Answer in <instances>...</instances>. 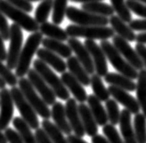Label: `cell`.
Masks as SVG:
<instances>
[{"label":"cell","mask_w":146,"mask_h":143,"mask_svg":"<svg viewBox=\"0 0 146 143\" xmlns=\"http://www.w3.org/2000/svg\"><path fill=\"white\" fill-rule=\"evenodd\" d=\"M0 11L26 31L34 33L39 30V24L36 19L30 17L27 12L14 7L7 0H0Z\"/></svg>","instance_id":"5"},{"label":"cell","mask_w":146,"mask_h":143,"mask_svg":"<svg viewBox=\"0 0 146 143\" xmlns=\"http://www.w3.org/2000/svg\"><path fill=\"white\" fill-rule=\"evenodd\" d=\"M27 79L31 82L33 87L37 92L42 97L44 102L52 106L54 105L56 100V96H55L53 89L50 88L49 85L44 80V79L40 76L35 68H30L27 72Z\"/></svg>","instance_id":"10"},{"label":"cell","mask_w":146,"mask_h":143,"mask_svg":"<svg viewBox=\"0 0 146 143\" xmlns=\"http://www.w3.org/2000/svg\"><path fill=\"white\" fill-rule=\"evenodd\" d=\"M0 35L2 36L5 41H8L10 38V28L7 17L0 11Z\"/></svg>","instance_id":"41"},{"label":"cell","mask_w":146,"mask_h":143,"mask_svg":"<svg viewBox=\"0 0 146 143\" xmlns=\"http://www.w3.org/2000/svg\"><path fill=\"white\" fill-rule=\"evenodd\" d=\"M0 77L6 81V83L8 86H17L18 80H17V77L16 74H14L11 69H10L7 66L3 64V61L0 60Z\"/></svg>","instance_id":"39"},{"label":"cell","mask_w":146,"mask_h":143,"mask_svg":"<svg viewBox=\"0 0 146 143\" xmlns=\"http://www.w3.org/2000/svg\"><path fill=\"white\" fill-rule=\"evenodd\" d=\"M67 44L69 47L72 48L74 53L76 56L78 60L81 62V64L84 66L85 70L87 71L89 75L94 74V64L93 58L90 55L88 49L85 48L84 44H82L80 40H78L76 38H70L67 39Z\"/></svg>","instance_id":"14"},{"label":"cell","mask_w":146,"mask_h":143,"mask_svg":"<svg viewBox=\"0 0 146 143\" xmlns=\"http://www.w3.org/2000/svg\"><path fill=\"white\" fill-rule=\"evenodd\" d=\"M72 2H79V3H89L94 1H103V0H71Z\"/></svg>","instance_id":"52"},{"label":"cell","mask_w":146,"mask_h":143,"mask_svg":"<svg viewBox=\"0 0 146 143\" xmlns=\"http://www.w3.org/2000/svg\"><path fill=\"white\" fill-rule=\"evenodd\" d=\"M104 80L109 85L118 87L120 89L130 91V92H133L136 89V83H134L133 79L120 73H107L104 76Z\"/></svg>","instance_id":"24"},{"label":"cell","mask_w":146,"mask_h":143,"mask_svg":"<svg viewBox=\"0 0 146 143\" xmlns=\"http://www.w3.org/2000/svg\"><path fill=\"white\" fill-rule=\"evenodd\" d=\"M10 92H11L15 105H16L22 116V119L27 122L31 129H38L40 122L37 118V113L27 101L26 97L22 93L21 89L17 88V87L14 86L10 89Z\"/></svg>","instance_id":"7"},{"label":"cell","mask_w":146,"mask_h":143,"mask_svg":"<svg viewBox=\"0 0 146 143\" xmlns=\"http://www.w3.org/2000/svg\"><path fill=\"white\" fill-rule=\"evenodd\" d=\"M53 4L54 0H44L42 3L39 4L35 13V19L38 24L46 22L49 14L53 9Z\"/></svg>","instance_id":"35"},{"label":"cell","mask_w":146,"mask_h":143,"mask_svg":"<svg viewBox=\"0 0 146 143\" xmlns=\"http://www.w3.org/2000/svg\"><path fill=\"white\" fill-rule=\"evenodd\" d=\"M113 45L117 48L120 54L122 55L134 68H136L137 70H141L143 68L144 66H143L142 59L140 58L136 50L131 47V45L128 43L127 40H125L124 38H123L122 37H120L118 35L113 36Z\"/></svg>","instance_id":"11"},{"label":"cell","mask_w":146,"mask_h":143,"mask_svg":"<svg viewBox=\"0 0 146 143\" xmlns=\"http://www.w3.org/2000/svg\"><path fill=\"white\" fill-rule=\"evenodd\" d=\"M30 2H37V1H41V0H29Z\"/></svg>","instance_id":"54"},{"label":"cell","mask_w":146,"mask_h":143,"mask_svg":"<svg viewBox=\"0 0 146 143\" xmlns=\"http://www.w3.org/2000/svg\"><path fill=\"white\" fill-rule=\"evenodd\" d=\"M108 90L110 92V95L117 102H119L120 104H122L132 114L135 115L140 112L141 107L139 105L138 100L133 98L132 95H130L126 90L113 85L109 86Z\"/></svg>","instance_id":"16"},{"label":"cell","mask_w":146,"mask_h":143,"mask_svg":"<svg viewBox=\"0 0 146 143\" xmlns=\"http://www.w3.org/2000/svg\"><path fill=\"white\" fill-rule=\"evenodd\" d=\"M133 130L137 143H146V117L143 113L135 114L133 119Z\"/></svg>","instance_id":"33"},{"label":"cell","mask_w":146,"mask_h":143,"mask_svg":"<svg viewBox=\"0 0 146 143\" xmlns=\"http://www.w3.org/2000/svg\"><path fill=\"white\" fill-rule=\"evenodd\" d=\"M5 40L3 39L2 36L0 35V60H7V51L6 49V47H5Z\"/></svg>","instance_id":"47"},{"label":"cell","mask_w":146,"mask_h":143,"mask_svg":"<svg viewBox=\"0 0 146 143\" xmlns=\"http://www.w3.org/2000/svg\"><path fill=\"white\" fill-rule=\"evenodd\" d=\"M67 140L69 143H87L85 140H84L81 137L76 136L75 134H69L67 135Z\"/></svg>","instance_id":"48"},{"label":"cell","mask_w":146,"mask_h":143,"mask_svg":"<svg viewBox=\"0 0 146 143\" xmlns=\"http://www.w3.org/2000/svg\"><path fill=\"white\" fill-rule=\"evenodd\" d=\"M82 9L85 11L91 12L95 15L104 17H111L114 13V10L112 6H109L106 3L101 1H94L89 3H84L82 5Z\"/></svg>","instance_id":"29"},{"label":"cell","mask_w":146,"mask_h":143,"mask_svg":"<svg viewBox=\"0 0 146 143\" xmlns=\"http://www.w3.org/2000/svg\"><path fill=\"white\" fill-rule=\"evenodd\" d=\"M129 27L136 31H146V18L131 20L129 22Z\"/></svg>","instance_id":"44"},{"label":"cell","mask_w":146,"mask_h":143,"mask_svg":"<svg viewBox=\"0 0 146 143\" xmlns=\"http://www.w3.org/2000/svg\"><path fill=\"white\" fill-rule=\"evenodd\" d=\"M17 85L30 105L36 110L37 115L42 117L44 120H49L51 117V110L48 108V105L42 99V97L37 94V91L35 89L29 79L26 78H20Z\"/></svg>","instance_id":"6"},{"label":"cell","mask_w":146,"mask_h":143,"mask_svg":"<svg viewBox=\"0 0 146 143\" xmlns=\"http://www.w3.org/2000/svg\"><path fill=\"white\" fill-rule=\"evenodd\" d=\"M39 30L43 35L46 36L47 38L60 40V41H66L68 39V35L65 30L59 28L57 25L52 24L49 22H44L40 24Z\"/></svg>","instance_id":"27"},{"label":"cell","mask_w":146,"mask_h":143,"mask_svg":"<svg viewBox=\"0 0 146 143\" xmlns=\"http://www.w3.org/2000/svg\"><path fill=\"white\" fill-rule=\"evenodd\" d=\"M14 100L10 90L3 89L0 91V130L8 128L14 114Z\"/></svg>","instance_id":"12"},{"label":"cell","mask_w":146,"mask_h":143,"mask_svg":"<svg viewBox=\"0 0 146 143\" xmlns=\"http://www.w3.org/2000/svg\"><path fill=\"white\" fill-rule=\"evenodd\" d=\"M35 135L36 137L38 143H54L43 128H38V129H36V132H35Z\"/></svg>","instance_id":"45"},{"label":"cell","mask_w":146,"mask_h":143,"mask_svg":"<svg viewBox=\"0 0 146 143\" xmlns=\"http://www.w3.org/2000/svg\"><path fill=\"white\" fill-rule=\"evenodd\" d=\"M34 68L36 72L42 77L44 80L49 85V87L53 89L56 98H59L62 100L66 101L70 98V92L68 89L64 86L61 78H58L54 71L50 68L49 66L44 63L41 59H36L33 63Z\"/></svg>","instance_id":"3"},{"label":"cell","mask_w":146,"mask_h":143,"mask_svg":"<svg viewBox=\"0 0 146 143\" xmlns=\"http://www.w3.org/2000/svg\"><path fill=\"white\" fill-rule=\"evenodd\" d=\"M66 33L71 38H85L86 39L106 40L114 36V30L106 26H81L69 25Z\"/></svg>","instance_id":"4"},{"label":"cell","mask_w":146,"mask_h":143,"mask_svg":"<svg viewBox=\"0 0 146 143\" xmlns=\"http://www.w3.org/2000/svg\"><path fill=\"white\" fill-rule=\"evenodd\" d=\"M86 101L88 102V107L98 126L103 127L107 124V122L109 121L107 112L104 107L102 105V101L96 98L95 95H89Z\"/></svg>","instance_id":"22"},{"label":"cell","mask_w":146,"mask_h":143,"mask_svg":"<svg viewBox=\"0 0 146 143\" xmlns=\"http://www.w3.org/2000/svg\"><path fill=\"white\" fill-rule=\"evenodd\" d=\"M92 143H110L107 139L105 137H104L103 135H99L96 134L92 137Z\"/></svg>","instance_id":"49"},{"label":"cell","mask_w":146,"mask_h":143,"mask_svg":"<svg viewBox=\"0 0 146 143\" xmlns=\"http://www.w3.org/2000/svg\"><path fill=\"white\" fill-rule=\"evenodd\" d=\"M67 68L69 72L74 75L83 86H89L91 83V78L89 77V74L85 70L84 66L78 60L76 57H69L66 60Z\"/></svg>","instance_id":"23"},{"label":"cell","mask_w":146,"mask_h":143,"mask_svg":"<svg viewBox=\"0 0 146 143\" xmlns=\"http://www.w3.org/2000/svg\"><path fill=\"white\" fill-rule=\"evenodd\" d=\"M61 79L68 90L74 95V98L76 101H79L80 103H84L87 100L88 96L86 91L84 89L82 83L74 75L70 72H64L62 73Z\"/></svg>","instance_id":"17"},{"label":"cell","mask_w":146,"mask_h":143,"mask_svg":"<svg viewBox=\"0 0 146 143\" xmlns=\"http://www.w3.org/2000/svg\"><path fill=\"white\" fill-rule=\"evenodd\" d=\"M36 55L39 59L43 60L44 63H46L49 67H52L57 72L64 73L66 70V63L59 57V55L55 54L53 51L46 48H38Z\"/></svg>","instance_id":"19"},{"label":"cell","mask_w":146,"mask_h":143,"mask_svg":"<svg viewBox=\"0 0 146 143\" xmlns=\"http://www.w3.org/2000/svg\"><path fill=\"white\" fill-rule=\"evenodd\" d=\"M135 40L141 44H146V32L145 33H141L136 36Z\"/></svg>","instance_id":"50"},{"label":"cell","mask_w":146,"mask_h":143,"mask_svg":"<svg viewBox=\"0 0 146 143\" xmlns=\"http://www.w3.org/2000/svg\"><path fill=\"white\" fill-rule=\"evenodd\" d=\"M125 3L133 13L146 18V5L142 4L138 0H126Z\"/></svg>","instance_id":"40"},{"label":"cell","mask_w":146,"mask_h":143,"mask_svg":"<svg viewBox=\"0 0 146 143\" xmlns=\"http://www.w3.org/2000/svg\"><path fill=\"white\" fill-rule=\"evenodd\" d=\"M105 109H106L108 120L110 121V123L114 126L117 125L120 120L121 112L116 100L114 99H109L108 100L105 101Z\"/></svg>","instance_id":"37"},{"label":"cell","mask_w":146,"mask_h":143,"mask_svg":"<svg viewBox=\"0 0 146 143\" xmlns=\"http://www.w3.org/2000/svg\"><path fill=\"white\" fill-rule=\"evenodd\" d=\"M6 86H7V83H6V81H5L1 77H0V89H3L6 88Z\"/></svg>","instance_id":"53"},{"label":"cell","mask_w":146,"mask_h":143,"mask_svg":"<svg viewBox=\"0 0 146 143\" xmlns=\"http://www.w3.org/2000/svg\"><path fill=\"white\" fill-rule=\"evenodd\" d=\"M41 125L54 143H69L67 138H64L63 131L49 120H44Z\"/></svg>","instance_id":"31"},{"label":"cell","mask_w":146,"mask_h":143,"mask_svg":"<svg viewBox=\"0 0 146 143\" xmlns=\"http://www.w3.org/2000/svg\"><path fill=\"white\" fill-rule=\"evenodd\" d=\"M13 126L21 136L25 143H38L36 135L31 131V128L20 117H16L13 120Z\"/></svg>","instance_id":"28"},{"label":"cell","mask_w":146,"mask_h":143,"mask_svg":"<svg viewBox=\"0 0 146 143\" xmlns=\"http://www.w3.org/2000/svg\"><path fill=\"white\" fill-rule=\"evenodd\" d=\"M103 133L110 143H124L116 128L113 124L110 123L103 126Z\"/></svg>","instance_id":"38"},{"label":"cell","mask_w":146,"mask_h":143,"mask_svg":"<svg viewBox=\"0 0 146 143\" xmlns=\"http://www.w3.org/2000/svg\"><path fill=\"white\" fill-rule=\"evenodd\" d=\"M5 135L7 137L8 143H25L18 132L11 128H7V130H5Z\"/></svg>","instance_id":"43"},{"label":"cell","mask_w":146,"mask_h":143,"mask_svg":"<svg viewBox=\"0 0 146 143\" xmlns=\"http://www.w3.org/2000/svg\"><path fill=\"white\" fill-rule=\"evenodd\" d=\"M64 107L67 120L74 131V134L83 138L85 135V131L82 123L81 117H80L76 99L74 98H69L66 100V104Z\"/></svg>","instance_id":"15"},{"label":"cell","mask_w":146,"mask_h":143,"mask_svg":"<svg viewBox=\"0 0 146 143\" xmlns=\"http://www.w3.org/2000/svg\"><path fill=\"white\" fill-rule=\"evenodd\" d=\"M8 3L13 5L14 7H16L19 9L23 10V11L29 13L33 11V5L29 0H7Z\"/></svg>","instance_id":"42"},{"label":"cell","mask_w":146,"mask_h":143,"mask_svg":"<svg viewBox=\"0 0 146 143\" xmlns=\"http://www.w3.org/2000/svg\"><path fill=\"white\" fill-rule=\"evenodd\" d=\"M135 50H136L137 54L139 55L140 58L142 59L143 66L146 69V47L144 46V44L137 43L136 46H135Z\"/></svg>","instance_id":"46"},{"label":"cell","mask_w":146,"mask_h":143,"mask_svg":"<svg viewBox=\"0 0 146 143\" xmlns=\"http://www.w3.org/2000/svg\"><path fill=\"white\" fill-rule=\"evenodd\" d=\"M66 17L73 23L81 26H106L109 23L107 17L99 16L91 12L78 9L74 7H67Z\"/></svg>","instance_id":"8"},{"label":"cell","mask_w":146,"mask_h":143,"mask_svg":"<svg viewBox=\"0 0 146 143\" xmlns=\"http://www.w3.org/2000/svg\"><path fill=\"white\" fill-rule=\"evenodd\" d=\"M101 48L106 56V58L112 64L113 67L117 70V72L128 77L131 79H137L139 72L136 68H134L128 61L125 59L117 48L110 43L107 40H102L101 42Z\"/></svg>","instance_id":"2"},{"label":"cell","mask_w":146,"mask_h":143,"mask_svg":"<svg viewBox=\"0 0 146 143\" xmlns=\"http://www.w3.org/2000/svg\"><path fill=\"white\" fill-rule=\"evenodd\" d=\"M109 23L114 32L125 40H127L128 42H133L136 38V35L134 34L133 29L125 24V22L123 21L118 16H113V15L111 16Z\"/></svg>","instance_id":"25"},{"label":"cell","mask_w":146,"mask_h":143,"mask_svg":"<svg viewBox=\"0 0 146 143\" xmlns=\"http://www.w3.org/2000/svg\"><path fill=\"white\" fill-rule=\"evenodd\" d=\"M138 1H140V2H143V3L146 4V0H138Z\"/></svg>","instance_id":"55"},{"label":"cell","mask_w":146,"mask_h":143,"mask_svg":"<svg viewBox=\"0 0 146 143\" xmlns=\"http://www.w3.org/2000/svg\"><path fill=\"white\" fill-rule=\"evenodd\" d=\"M84 46L89 51L93 58L95 72L100 77H104L108 73V66L105 56L102 48L94 42L93 39H86L84 41Z\"/></svg>","instance_id":"13"},{"label":"cell","mask_w":146,"mask_h":143,"mask_svg":"<svg viewBox=\"0 0 146 143\" xmlns=\"http://www.w3.org/2000/svg\"><path fill=\"white\" fill-rule=\"evenodd\" d=\"M110 1L114 12L117 13V16L123 21L129 23L132 20V13L124 0H110Z\"/></svg>","instance_id":"36"},{"label":"cell","mask_w":146,"mask_h":143,"mask_svg":"<svg viewBox=\"0 0 146 143\" xmlns=\"http://www.w3.org/2000/svg\"><path fill=\"white\" fill-rule=\"evenodd\" d=\"M43 34L40 31L34 32L30 35L25 43L24 47L20 53L17 66L16 68V76L17 78H24L27 75L28 70L30 69V64L34 55L37 52L39 45L42 43Z\"/></svg>","instance_id":"1"},{"label":"cell","mask_w":146,"mask_h":143,"mask_svg":"<svg viewBox=\"0 0 146 143\" xmlns=\"http://www.w3.org/2000/svg\"><path fill=\"white\" fill-rule=\"evenodd\" d=\"M51 117L54 124L63 131L64 134L69 135L72 133L73 130L67 120L66 113H65V107L61 102H55L54 105H52Z\"/></svg>","instance_id":"18"},{"label":"cell","mask_w":146,"mask_h":143,"mask_svg":"<svg viewBox=\"0 0 146 143\" xmlns=\"http://www.w3.org/2000/svg\"><path fill=\"white\" fill-rule=\"evenodd\" d=\"M42 45L44 46V48L53 51V52L59 55L62 58H68L72 56L73 50L69 47V45L64 44L63 43V41H60V40L47 38L42 40Z\"/></svg>","instance_id":"26"},{"label":"cell","mask_w":146,"mask_h":143,"mask_svg":"<svg viewBox=\"0 0 146 143\" xmlns=\"http://www.w3.org/2000/svg\"><path fill=\"white\" fill-rule=\"evenodd\" d=\"M0 143H8L7 137L5 133H2V130H0Z\"/></svg>","instance_id":"51"},{"label":"cell","mask_w":146,"mask_h":143,"mask_svg":"<svg viewBox=\"0 0 146 143\" xmlns=\"http://www.w3.org/2000/svg\"><path fill=\"white\" fill-rule=\"evenodd\" d=\"M136 84V97L139 105L146 117V69H141L138 74Z\"/></svg>","instance_id":"30"},{"label":"cell","mask_w":146,"mask_h":143,"mask_svg":"<svg viewBox=\"0 0 146 143\" xmlns=\"http://www.w3.org/2000/svg\"><path fill=\"white\" fill-rule=\"evenodd\" d=\"M23 32L22 28L18 25L14 23L10 27L9 48L7 57V66L10 69H16L20 53L23 46Z\"/></svg>","instance_id":"9"},{"label":"cell","mask_w":146,"mask_h":143,"mask_svg":"<svg viewBox=\"0 0 146 143\" xmlns=\"http://www.w3.org/2000/svg\"><path fill=\"white\" fill-rule=\"evenodd\" d=\"M119 124L124 143H137L133 127L132 125V113L126 109L121 111Z\"/></svg>","instance_id":"20"},{"label":"cell","mask_w":146,"mask_h":143,"mask_svg":"<svg viewBox=\"0 0 146 143\" xmlns=\"http://www.w3.org/2000/svg\"><path fill=\"white\" fill-rule=\"evenodd\" d=\"M92 89L94 91V95L98 98L101 101H106L110 99V92L108 89L105 88L101 77L97 74H93L91 77V83Z\"/></svg>","instance_id":"32"},{"label":"cell","mask_w":146,"mask_h":143,"mask_svg":"<svg viewBox=\"0 0 146 143\" xmlns=\"http://www.w3.org/2000/svg\"><path fill=\"white\" fill-rule=\"evenodd\" d=\"M80 117H81L82 123L84 128L85 134L89 137H93L98 134V124L95 121L94 117L93 116L88 105L84 103H80L78 106Z\"/></svg>","instance_id":"21"},{"label":"cell","mask_w":146,"mask_h":143,"mask_svg":"<svg viewBox=\"0 0 146 143\" xmlns=\"http://www.w3.org/2000/svg\"><path fill=\"white\" fill-rule=\"evenodd\" d=\"M68 0H54L53 12H52V21L55 25H60L64 18L67 9Z\"/></svg>","instance_id":"34"}]
</instances>
